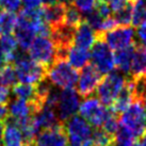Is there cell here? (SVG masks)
Instances as JSON below:
<instances>
[{
	"label": "cell",
	"mask_w": 146,
	"mask_h": 146,
	"mask_svg": "<svg viewBox=\"0 0 146 146\" xmlns=\"http://www.w3.org/2000/svg\"><path fill=\"white\" fill-rule=\"evenodd\" d=\"M7 64V59H5V54H4V52L1 50V48H0V69L3 67L4 65Z\"/></svg>",
	"instance_id": "36"
},
{
	"label": "cell",
	"mask_w": 146,
	"mask_h": 146,
	"mask_svg": "<svg viewBox=\"0 0 146 146\" xmlns=\"http://www.w3.org/2000/svg\"><path fill=\"white\" fill-rule=\"evenodd\" d=\"M113 50H121L134 44V31L130 26H117L105 33H98Z\"/></svg>",
	"instance_id": "9"
},
{
	"label": "cell",
	"mask_w": 146,
	"mask_h": 146,
	"mask_svg": "<svg viewBox=\"0 0 146 146\" xmlns=\"http://www.w3.org/2000/svg\"><path fill=\"white\" fill-rule=\"evenodd\" d=\"M68 146H94L93 127L80 115H74L65 124Z\"/></svg>",
	"instance_id": "2"
},
{
	"label": "cell",
	"mask_w": 146,
	"mask_h": 146,
	"mask_svg": "<svg viewBox=\"0 0 146 146\" xmlns=\"http://www.w3.org/2000/svg\"><path fill=\"white\" fill-rule=\"evenodd\" d=\"M17 81L16 70L13 64L7 63L2 68L0 69V85L4 88L14 86Z\"/></svg>",
	"instance_id": "23"
},
{
	"label": "cell",
	"mask_w": 146,
	"mask_h": 146,
	"mask_svg": "<svg viewBox=\"0 0 146 146\" xmlns=\"http://www.w3.org/2000/svg\"><path fill=\"white\" fill-rule=\"evenodd\" d=\"M4 130V122L0 121V145H1V140H2V135H3Z\"/></svg>",
	"instance_id": "38"
},
{
	"label": "cell",
	"mask_w": 146,
	"mask_h": 146,
	"mask_svg": "<svg viewBox=\"0 0 146 146\" xmlns=\"http://www.w3.org/2000/svg\"><path fill=\"white\" fill-rule=\"evenodd\" d=\"M99 2H107V1H109V0H98Z\"/></svg>",
	"instance_id": "43"
},
{
	"label": "cell",
	"mask_w": 146,
	"mask_h": 146,
	"mask_svg": "<svg viewBox=\"0 0 146 146\" xmlns=\"http://www.w3.org/2000/svg\"><path fill=\"white\" fill-rule=\"evenodd\" d=\"M13 65L16 70L17 79L21 83L36 85L47 78V67L33 61L30 57L23 59Z\"/></svg>",
	"instance_id": "6"
},
{
	"label": "cell",
	"mask_w": 146,
	"mask_h": 146,
	"mask_svg": "<svg viewBox=\"0 0 146 146\" xmlns=\"http://www.w3.org/2000/svg\"><path fill=\"white\" fill-rule=\"evenodd\" d=\"M127 78L117 72H112L104 76L98 85L97 98L106 107H111L126 84Z\"/></svg>",
	"instance_id": "4"
},
{
	"label": "cell",
	"mask_w": 146,
	"mask_h": 146,
	"mask_svg": "<svg viewBox=\"0 0 146 146\" xmlns=\"http://www.w3.org/2000/svg\"><path fill=\"white\" fill-rule=\"evenodd\" d=\"M141 145L142 146H146V131L143 133V135L141 137Z\"/></svg>",
	"instance_id": "39"
},
{
	"label": "cell",
	"mask_w": 146,
	"mask_h": 146,
	"mask_svg": "<svg viewBox=\"0 0 146 146\" xmlns=\"http://www.w3.org/2000/svg\"><path fill=\"white\" fill-rule=\"evenodd\" d=\"M134 36H135L134 44L138 45V46L146 47V23H143L142 25L139 26Z\"/></svg>",
	"instance_id": "30"
},
{
	"label": "cell",
	"mask_w": 146,
	"mask_h": 146,
	"mask_svg": "<svg viewBox=\"0 0 146 146\" xmlns=\"http://www.w3.org/2000/svg\"><path fill=\"white\" fill-rule=\"evenodd\" d=\"M96 40H97L96 31L83 21L76 28L74 35V46L88 50L89 48H92Z\"/></svg>",
	"instance_id": "14"
},
{
	"label": "cell",
	"mask_w": 146,
	"mask_h": 146,
	"mask_svg": "<svg viewBox=\"0 0 146 146\" xmlns=\"http://www.w3.org/2000/svg\"><path fill=\"white\" fill-rule=\"evenodd\" d=\"M21 5V0H0V8L7 12H17V11H19Z\"/></svg>",
	"instance_id": "29"
},
{
	"label": "cell",
	"mask_w": 146,
	"mask_h": 146,
	"mask_svg": "<svg viewBox=\"0 0 146 146\" xmlns=\"http://www.w3.org/2000/svg\"><path fill=\"white\" fill-rule=\"evenodd\" d=\"M91 61H92V65L102 76L112 73L115 68L114 53L98 33L97 40L92 46Z\"/></svg>",
	"instance_id": "5"
},
{
	"label": "cell",
	"mask_w": 146,
	"mask_h": 146,
	"mask_svg": "<svg viewBox=\"0 0 146 146\" xmlns=\"http://www.w3.org/2000/svg\"><path fill=\"white\" fill-rule=\"evenodd\" d=\"M24 146H33V145H32V144H31V145H24Z\"/></svg>",
	"instance_id": "45"
},
{
	"label": "cell",
	"mask_w": 146,
	"mask_h": 146,
	"mask_svg": "<svg viewBox=\"0 0 146 146\" xmlns=\"http://www.w3.org/2000/svg\"><path fill=\"white\" fill-rule=\"evenodd\" d=\"M130 146H142V145H141V143L138 142V141H134V142L132 143V144H131Z\"/></svg>",
	"instance_id": "42"
},
{
	"label": "cell",
	"mask_w": 146,
	"mask_h": 146,
	"mask_svg": "<svg viewBox=\"0 0 146 146\" xmlns=\"http://www.w3.org/2000/svg\"><path fill=\"white\" fill-rule=\"evenodd\" d=\"M9 118V109L8 106L5 105H0V121L5 122Z\"/></svg>",
	"instance_id": "35"
},
{
	"label": "cell",
	"mask_w": 146,
	"mask_h": 146,
	"mask_svg": "<svg viewBox=\"0 0 146 146\" xmlns=\"http://www.w3.org/2000/svg\"><path fill=\"white\" fill-rule=\"evenodd\" d=\"M109 111V107L104 106L97 97L94 96L85 98L79 107L80 116L95 128H102Z\"/></svg>",
	"instance_id": "8"
},
{
	"label": "cell",
	"mask_w": 146,
	"mask_h": 146,
	"mask_svg": "<svg viewBox=\"0 0 146 146\" xmlns=\"http://www.w3.org/2000/svg\"><path fill=\"white\" fill-rule=\"evenodd\" d=\"M146 23V2L145 0H133L132 10V26L139 27Z\"/></svg>",
	"instance_id": "25"
},
{
	"label": "cell",
	"mask_w": 146,
	"mask_h": 146,
	"mask_svg": "<svg viewBox=\"0 0 146 146\" xmlns=\"http://www.w3.org/2000/svg\"><path fill=\"white\" fill-rule=\"evenodd\" d=\"M82 21H83V16L81 12L73 3L66 4L63 24L72 28H77Z\"/></svg>",
	"instance_id": "22"
},
{
	"label": "cell",
	"mask_w": 146,
	"mask_h": 146,
	"mask_svg": "<svg viewBox=\"0 0 146 146\" xmlns=\"http://www.w3.org/2000/svg\"><path fill=\"white\" fill-rule=\"evenodd\" d=\"M73 4L83 14L90 13L96 7V0H74Z\"/></svg>",
	"instance_id": "28"
},
{
	"label": "cell",
	"mask_w": 146,
	"mask_h": 146,
	"mask_svg": "<svg viewBox=\"0 0 146 146\" xmlns=\"http://www.w3.org/2000/svg\"><path fill=\"white\" fill-rule=\"evenodd\" d=\"M17 44L15 37L11 35V34H7V35H1L0 37V48L5 54V59L13 53L17 49Z\"/></svg>",
	"instance_id": "27"
},
{
	"label": "cell",
	"mask_w": 146,
	"mask_h": 146,
	"mask_svg": "<svg viewBox=\"0 0 146 146\" xmlns=\"http://www.w3.org/2000/svg\"><path fill=\"white\" fill-rule=\"evenodd\" d=\"M145 2H146V0H145Z\"/></svg>",
	"instance_id": "46"
},
{
	"label": "cell",
	"mask_w": 146,
	"mask_h": 146,
	"mask_svg": "<svg viewBox=\"0 0 146 146\" xmlns=\"http://www.w3.org/2000/svg\"><path fill=\"white\" fill-rule=\"evenodd\" d=\"M28 52L33 61L44 65L47 68L57 61L56 45L51 38L47 36L35 37L29 47Z\"/></svg>",
	"instance_id": "7"
},
{
	"label": "cell",
	"mask_w": 146,
	"mask_h": 146,
	"mask_svg": "<svg viewBox=\"0 0 146 146\" xmlns=\"http://www.w3.org/2000/svg\"><path fill=\"white\" fill-rule=\"evenodd\" d=\"M25 9H38L42 4V0H21Z\"/></svg>",
	"instance_id": "33"
},
{
	"label": "cell",
	"mask_w": 146,
	"mask_h": 146,
	"mask_svg": "<svg viewBox=\"0 0 146 146\" xmlns=\"http://www.w3.org/2000/svg\"><path fill=\"white\" fill-rule=\"evenodd\" d=\"M102 77L104 76L92 64L83 67L79 75L77 83V92L79 96L83 98L91 97L92 94L96 92Z\"/></svg>",
	"instance_id": "12"
},
{
	"label": "cell",
	"mask_w": 146,
	"mask_h": 146,
	"mask_svg": "<svg viewBox=\"0 0 146 146\" xmlns=\"http://www.w3.org/2000/svg\"><path fill=\"white\" fill-rule=\"evenodd\" d=\"M115 137L111 135L102 128H95L93 131L94 146H112L114 144Z\"/></svg>",
	"instance_id": "26"
},
{
	"label": "cell",
	"mask_w": 146,
	"mask_h": 146,
	"mask_svg": "<svg viewBox=\"0 0 146 146\" xmlns=\"http://www.w3.org/2000/svg\"><path fill=\"white\" fill-rule=\"evenodd\" d=\"M9 119L13 122L21 121L23 118L34 116L38 113L36 107L33 105L32 102H26L23 99H13L12 102L9 104Z\"/></svg>",
	"instance_id": "13"
},
{
	"label": "cell",
	"mask_w": 146,
	"mask_h": 146,
	"mask_svg": "<svg viewBox=\"0 0 146 146\" xmlns=\"http://www.w3.org/2000/svg\"><path fill=\"white\" fill-rule=\"evenodd\" d=\"M65 9L66 4L62 2H57L52 5H44V8H42L43 19L51 28L60 26L64 21Z\"/></svg>",
	"instance_id": "15"
},
{
	"label": "cell",
	"mask_w": 146,
	"mask_h": 146,
	"mask_svg": "<svg viewBox=\"0 0 146 146\" xmlns=\"http://www.w3.org/2000/svg\"><path fill=\"white\" fill-rule=\"evenodd\" d=\"M17 16L14 13L0 11V34L7 35L11 34L16 27Z\"/></svg>",
	"instance_id": "21"
},
{
	"label": "cell",
	"mask_w": 146,
	"mask_h": 146,
	"mask_svg": "<svg viewBox=\"0 0 146 146\" xmlns=\"http://www.w3.org/2000/svg\"><path fill=\"white\" fill-rule=\"evenodd\" d=\"M132 10H133V0L126 4L124 8L114 12V21L117 26H129L132 23Z\"/></svg>",
	"instance_id": "24"
},
{
	"label": "cell",
	"mask_w": 146,
	"mask_h": 146,
	"mask_svg": "<svg viewBox=\"0 0 146 146\" xmlns=\"http://www.w3.org/2000/svg\"><path fill=\"white\" fill-rule=\"evenodd\" d=\"M95 10L97 11V13L100 15V16L106 19L108 17H111V9H110L108 2H99L98 1L96 3V7H95Z\"/></svg>",
	"instance_id": "31"
},
{
	"label": "cell",
	"mask_w": 146,
	"mask_h": 146,
	"mask_svg": "<svg viewBox=\"0 0 146 146\" xmlns=\"http://www.w3.org/2000/svg\"><path fill=\"white\" fill-rule=\"evenodd\" d=\"M9 96H10V91L8 88L0 85V105H4L8 102Z\"/></svg>",
	"instance_id": "34"
},
{
	"label": "cell",
	"mask_w": 146,
	"mask_h": 146,
	"mask_svg": "<svg viewBox=\"0 0 146 146\" xmlns=\"http://www.w3.org/2000/svg\"><path fill=\"white\" fill-rule=\"evenodd\" d=\"M58 2V0H42V3H44V5H52Z\"/></svg>",
	"instance_id": "37"
},
{
	"label": "cell",
	"mask_w": 146,
	"mask_h": 146,
	"mask_svg": "<svg viewBox=\"0 0 146 146\" xmlns=\"http://www.w3.org/2000/svg\"><path fill=\"white\" fill-rule=\"evenodd\" d=\"M119 125L125 127L135 139L146 131V111L140 99H134L130 107L119 115Z\"/></svg>",
	"instance_id": "3"
},
{
	"label": "cell",
	"mask_w": 146,
	"mask_h": 146,
	"mask_svg": "<svg viewBox=\"0 0 146 146\" xmlns=\"http://www.w3.org/2000/svg\"><path fill=\"white\" fill-rule=\"evenodd\" d=\"M134 50H135V44H132L130 45L129 47H126L121 50H116V52L114 53L115 66L126 75H130Z\"/></svg>",
	"instance_id": "19"
},
{
	"label": "cell",
	"mask_w": 146,
	"mask_h": 146,
	"mask_svg": "<svg viewBox=\"0 0 146 146\" xmlns=\"http://www.w3.org/2000/svg\"><path fill=\"white\" fill-rule=\"evenodd\" d=\"M140 100H141L143 107H144V109H145V111H146V94H144L142 97L140 98Z\"/></svg>",
	"instance_id": "40"
},
{
	"label": "cell",
	"mask_w": 146,
	"mask_h": 146,
	"mask_svg": "<svg viewBox=\"0 0 146 146\" xmlns=\"http://www.w3.org/2000/svg\"><path fill=\"white\" fill-rule=\"evenodd\" d=\"M146 75V47L135 45L129 77L132 79L144 77Z\"/></svg>",
	"instance_id": "18"
},
{
	"label": "cell",
	"mask_w": 146,
	"mask_h": 146,
	"mask_svg": "<svg viewBox=\"0 0 146 146\" xmlns=\"http://www.w3.org/2000/svg\"><path fill=\"white\" fill-rule=\"evenodd\" d=\"M144 83H145V88H146V75L144 76Z\"/></svg>",
	"instance_id": "44"
},
{
	"label": "cell",
	"mask_w": 146,
	"mask_h": 146,
	"mask_svg": "<svg viewBox=\"0 0 146 146\" xmlns=\"http://www.w3.org/2000/svg\"><path fill=\"white\" fill-rule=\"evenodd\" d=\"M66 59L75 69H82L86 65H89V62L91 60V53L86 49L78 48L76 46H73L68 50Z\"/></svg>",
	"instance_id": "20"
},
{
	"label": "cell",
	"mask_w": 146,
	"mask_h": 146,
	"mask_svg": "<svg viewBox=\"0 0 146 146\" xmlns=\"http://www.w3.org/2000/svg\"><path fill=\"white\" fill-rule=\"evenodd\" d=\"M33 146H68L65 124L61 123L51 128L41 130L33 141Z\"/></svg>",
	"instance_id": "11"
},
{
	"label": "cell",
	"mask_w": 146,
	"mask_h": 146,
	"mask_svg": "<svg viewBox=\"0 0 146 146\" xmlns=\"http://www.w3.org/2000/svg\"><path fill=\"white\" fill-rule=\"evenodd\" d=\"M79 74L66 60H57L47 68V79L52 85L62 90L74 89Z\"/></svg>",
	"instance_id": "1"
},
{
	"label": "cell",
	"mask_w": 146,
	"mask_h": 146,
	"mask_svg": "<svg viewBox=\"0 0 146 146\" xmlns=\"http://www.w3.org/2000/svg\"><path fill=\"white\" fill-rule=\"evenodd\" d=\"M14 33H15L14 37H15L18 46L24 50H28L29 47L32 44L33 40L35 38L36 31L32 26L17 21L16 27L14 29Z\"/></svg>",
	"instance_id": "16"
},
{
	"label": "cell",
	"mask_w": 146,
	"mask_h": 146,
	"mask_svg": "<svg viewBox=\"0 0 146 146\" xmlns=\"http://www.w3.org/2000/svg\"><path fill=\"white\" fill-rule=\"evenodd\" d=\"M74 0H60V2L62 3H65V4H69V3H73Z\"/></svg>",
	"instance_id": "41"
},
{
	"label": "cell",
	"mask_w": 146,
	"mask_h": 146,
	"mask_svg": "<svg viewBox=\"0 0 146 146\" xmlns=\"http://www.w3.org/2000/svg\"><path fill=\"white\" fill-rule=\"evenodd\" d=\"M79 94L74 89L62 90L60 93V97L58 100L57 107V115L60 122L65 124L66 121L72 118L79 110Z\"/></svg>",
	"instance_id": "10"
},
{
	"label": "cell",
	"mask_w": 146,
	"mask_h": 146,
	"mask_svg": "<svg viewBox=\"0 0 146 146\" xmlns=\"http://www.w3.org/2000/svg\"><path fill=\"white\" fill-rule=\"evenodd\" d=\"M131 0H109V4L110 9H111V11L112 12H116L118 10H121L122 8H124L126 4L130 2Z\"/></svg>",
	"instance_id": "32"
},
{
	"label": "cell",
	"mask_w": 146,
	"mask_h": 146,
	"mask_svg": "<svg viewBox=\"0 0 146 146\" xmlns=\"http://www.w3.org/2000/svg\"><path fill=\"white\" fill-rule=\"evenodd\" d=\"M25 141L21 129L11 119H7L4 122V130L1 146H24Z\"/></svg>",
	"instance_id": "17"
}]
</instances>
